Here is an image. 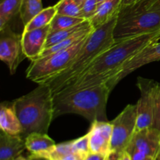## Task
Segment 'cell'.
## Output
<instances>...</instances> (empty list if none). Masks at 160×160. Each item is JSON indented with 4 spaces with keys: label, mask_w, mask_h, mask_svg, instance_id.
I'll use <instances>...</instances> for the list:
<instances>
[{
    "label": "cell",
    "mask_w": 160,
    "mask_h": 160,
    "mask_svg": "<svg viewBox=\"0 0 160 160\" xmlns=\"http://www.w3.org/2000/svg\"><path fill=\"white\" fill-rule=\"evenodd\" d=\"M159 40L160 31L115 41L107 50L94 59L79 78L56 95H65L106 83L109 80L107 73H112L111 78H112L115 76L116 70L126 61L145 46Z\"/></svg>",
    "instance_id": "6da1fadb"
},
{
    "label": "cell",
    "mask_w": 160,
    "mask_h": 160,
    "mask_svg": "<svg viewBox=\"0 0 160 160\" xmlns=\"http://www.w3.org/2000/svg\"><path fill=\"white\" fill-rule=\"evenodd\" d=\"M117 16L102 27L94 30L68 67L54 78L44 83L49 86L53 96L79 78L94 59L115 42L113 31Z\"/></svg>",
    "instance_id": "7a4b0ae2"
},
{
    "label": "cell",
    "mask_w": 160,
    "mask_h": 160,
    "mask_svg": "<svg viewBox=\"0 0 160 160\" xmlns=\"http://www.w3.org/2000/svg\"><path fill=\"white\" fill-rule=\"evenodd\" d=\"M112 89L107 83L53 96V119L67 113L79 114L91 123L108 121L106 106Z\"/></svg>",
    "instance_id": "3957f363"
},
{
    "label": "cell",
    "mask_w": 160,
    "mask_h": 160,
    "mask_svg": "<svg viewBox=\"0 0 160 160\" xmlns=\"http://www.w3.org/2000/svg\"><path fill=\"white\" fill-rule=\"evenodd\" d=\"M21 123L23 138L31 133L47 134L53 119V95L48 84H39L29 93L12 102Z\"/></svg>",
    "instance_id": "277c9868"
},
{
    "label": "cell",
    "mask_w": 160,
    "mask_h": 160,
    "mask_svg": "<svg viewBox=\"0 0 160 160\" xmlns=\"http://www.w3.org/2000/svg\"><path fill=\"white\" fill-rule=\"evenodd\" d=\"M160 31V0H135L122 5L113 31L115 41Z\"/></svg>",
    "instance_id": "5b68a950"
},
{
    "label": "cell",
    "mask_w": 160,
    "mask_h": 160,
    "mask_svg": "<svg viewBox=\"0 0 160 160\" xmlns=\"http://www.w3.org/2000/svg\"><path fill=\"white\" fill-rule=\"evenodd\" d=\"M87 38L66 49L31 61L26 70L27 78L38 84L46 83L54 78L68 67L83 46Z\"/></svg>",
    "instance_id": "8992f818"
},
{
    "label": "cell",
    "mask_w": 160,
    "mask_h": 160,
    "mask_svg": "<svg viewBox=\"0 0 160 160\" xmlns=\"http://www.w3.org/2000/svg\"><path fill=\"white\" fill-rule=\"evenodd\" d=\"M112 126L110 152L120 154L126 151L137 128V104L128 105L110 122Z\"/></svg>",
    "instance_id": "52a82bcc"
},
{
    "label": "cell",
    "mask_w": 160,
    "mask_h": 160,
    "mask_svg": "<svg viewBox=\"0 0 160 160\" xmlns=\"http://www.w3.org/2000/svg\"><path fill=\"white\" fill-rule=\"evenodd\" d=\"M158 84L153 80L138 78L137 86L140 90L141 96L137 103L136 131L152 127Z\"/></svg>",
    "instance_id": "ba28073f"
},
{
    "label": "cell",
    "mask_w": 160,
    "mask_h": 160,
    "mask_svg": "<svg viewBox=\"0 0 160 160\" xmlns=\"http://www.w3.org/2000/svg\"><path fill=\"white\" fill-rule=\"evenodd\" d=\"M159 133L152 127L136 131L126 150L132 160L157 157L160 151Z\"/></svg>",
    "instance_id": "9c48e42d"
},
{
    "label": "cell",
    "mask_w": 160,
    "mask_h": 160,
    "mask_svg": "<svg viewBox=\"0 0 160 160\" xmlns=\"http://www.w3.org/2000/svg\"><path fill=\"white\" fill-rule=\"evenodd\" d=\"M22 46V34H17L7 25L0 31V59L14 74L20 62L25 59Z\"/></svg>",
    "instance_id": "30bf717a"
},
{
    "label": "cell",
    "mask_w": 160,
    "mask_h": 160,
    "mask_svg": "<svg viewBox=\"0 0 160 160\" xmlns=\"http://www.w3.org/2000/svg\"><path fill=\"white\" fill-rule=\"evenodd\" d=\"M160 60V42H156L149 44L142 50L136 53L134 56L128 59L123 65L116 70L115 76L111 78L107 84L112 89L121 81L123 78L133 73L134 70L142 66Z\"/></svg>",
    "instance_id": "8fae6325"
},
{
    "label": "cell",
    "mask_w": 160,
    "mask_h": 160,
    "mask_svg": "<svg viewBox=\"0 0 160 160\" xmlns=\"http://www.w3.org/2000/svg\"><path fill=\"white\" fill-rule=\"evenodd\" d=\"M112 126L109 121H95L91 125L89 134L91 153L107 156L110 153Z\"/></svg>",
    "instance_id": "7c38bea8"
},
{
    "label": "cell",
    "mask_w": 160,
    "mask_h": 160,
    "mask_svg": "<svg viewBox=\"0 0 160 160\" xmlns=\"http://www.w3.org/2000/svg\"><path fill=\"white\" fill-rule=\"evenodd\" d=\"M50 33V24L22 33V46L27 58L31 61L36 60L44 51L47 38Z\"/></svg>",
    "instance_id": "4fadbf2b"
},
{
    "label": "cell",
    "mask_w": 160,
    "mask_h": 160,
    "mask_svg": "<svg viewBox=\"0 0 160 160\" xmlns=\"http://www.w3.org/2000/svg\"><path fill=\"white\" fill-rule=\"evenodd\" d=\"M27 149L25 139L20 135H11L1 131L0 160H16Z\"/></svg>",
    "instance_id": "5bb4252c"
},
{
    "label": "cell",
    "mask_w": 160,
    "mask_h": 160,
    "mask_svg": "<svg viewBox=\"0 0 160 160\" xmlns=\"http://www.w3.org/2000/svg\"><path fill=\"white\" fill-rule=\"evenodd\" d=\"M0 129L11 135H21V123L14 109L12 102H4L0 106Z\"/></svg>",
    "instance_id": "9a60e30c"
},
{
    "label": "cell",
    "mask_w": 160,
    "mask_h": 160,
    "mask_svg": "<svg viewBox=\"0 0 160 160\" xmlns=\"http://www.w3.org/2000/svg\"><path fill=\"white\" fill-rule=\"evenodd\" d=\"M123 0H104L98 4V9L92 18L89 19L94 29L100 28L119 13Z\"/></svg>",
    "instance_id": "2e32d148"
},
{
    "label": "cell",
    "mask_w": 160,
    "mask_h": 160,
    "mask_svg": "<svg viewBox=\"0 0 160 160\" xmlns=\"http://www.w3.org/2000/svg\"><path fill=\"white\" fill-rule=\"evenodd\" d=\"M27 150L31 157L41 159L42 155L49 152L56 145L54 141L47 134L31 133L25 138Z\"/></svg>",
    "instance_id": "e0dca14e"
},
{
    "label": "cell",
    "mask_w": 160,
    "mask_h": 160,
    "mask_svg": "<svg viewBox=\"0 0 160 160\" xmlns=\"http://www.w3.org/2000/svg\"><path fill=\"white\" fill-rule=\"evenodd\" d=\"M92 28V26L91 24L90 21L88 20H86L83 21L82 23H78V24L71 27V28L50 32L48 36V38H47L46 43H45V48L56 45L59 42H62V41L72 37L79 31L88 29V28Z\"/></svg>",
    "instance_id": "ac0fdd59"
},
{
    "label": "cell",
    "mask_w": 160,
    "mask_h": 160,
    "mask_svg": "<svg viewBox=\"0 0 160 160\" xmlns=\"http://www.w3.org/2000/svg\"><path fill=\"white\" fill-rule=\"evenodd\" d=\"M23 0H1L0 2V31L9 25L17 14H20Z\"/></svg>",
    "instance_id": "d6986e66"
},
{
    "label": "cell",
    "mask_w": 160,
    "mask_h": 160,
    "mask_svg": "<svg viewBox=\"0 0 160 160\" xmlns=\"http://www.w3.org/2000/svg\"><path fill=\"white\" fill-rule=\"evenodd\" d=\"M56 13L57 12L55 6L43 9L26 26L23 27V31H31L49 25Z\"/></svg>",
    "instance_id": "ffe728a7"
},
{
    "label": "cell",
    "mask_w": 160,
    "mask_h": 160,
    "mask_svg": "<svg viewBox=\"0 0 160 160\" xmlns=\"http://www.w3.org/2000/svg\"><path fill=\"white\" fill-rule=\"evenodd\" d=\"M43 9L42 0H23L20 17L23 27L26 26L35 16Z\"/></svg>",
    "instance_id": "44dd1931"
},
{
    "label": "cell",
    "mask_w": 160,
    "mask_h": 160,
    "mask_svg": "<svg viewBox=\"0 0 160 160\" xmlns=\"http://www.w3.org/2000/svg\"><path fill=\"white\" fill-rule=\"evenodd\" d=\"M74 152L72 145V141L62 142L55 145L49 152L41 156V159L44 160H62L66 156Z\"/></svg>",
    "instance_id": "7402d4cb"
},
{
    "label": "cell",
    "mask_w": 160,
    "mask_h": 160,
    "mask_svg": "<svg viewBox=\"0 0 160 160\" xmlns=\"http://www.w3.org/2000/svg\"><path fill=\"white\" fill-rule=\"evenodd\" d=\"M84 20H86L81 17H69V16L56 13L50 23V32L71 28L78 23H82Z\"/></svg>",
    "instance_id": "603a6c76"
},
{
    "label": "cell",
    "mask_w": 160,
    "mask_h": 160,
    "mask_svg": "<svg viewBox=\"0 0 160 160\" xmlns=\"http://www.w3.org/2000/svg\"><path fill=\"white\" fill-rule=\"evenodd\" d=\"M55 6L58 14L82 18L81 6L75 0H60Z\"/></svg>",
    "instance_id": "cb8c5ba5"
},
{
    "label": "cell",
    "mask_w": 160,
    "mask_h": 160,
    "mask_svg": "<svg viewBox=\"0 0 160 160\" xmlns=\"http://www.w3.org/2000/svg\"><path fill=\"white\" fill-rule=\"evenodd\" d=\"M72 145H73V152L79 155L84 160L91 153L88 133L79 138L72 141Z\"/></svg>",
    "instance_id": "d4e9b609"
},
{
    "label": "cell",
    "mask_w": 160,
    "mask_h": 160,
    "mask_svg": "<svg viewBox=\"0 0 160 160\" xmlns=\"http://www.w3.org/2000/svg\"><path fill=\"white\" fill-rule=\"evenodd\" d=\"M98 0H84L81 4V17L84 20H89L94 16L98 6Z\"/></svg>",
    "instance_id": "484cf974"
},
{
    "label": "cell",
    "mask_w": 160,
    "mask_h": 160,
    "mask_svg": "<svg viewBox=\"0 0 160 160\" xmlns=\"http://www.w3.org/2000/svg\"><path fill=\"white\" fill-rule=\"evenodd\" d=\"M152 128H156V130L160 131V83L158 84L157 92H156Z\"/></svg>",
    "instance_id": "4316f807"
},
{
    "label": "cell",
    "mask_w": 160,
    "mask_h": 160,
    "mask_svg": "<svg viewBox=\"0 0 160 160\" xmlns=\"http://www.w3.org/2000/svg\"><path fill=\"white\" fill-rule=\"evenodd\" d=\"M106 156L105 155L98 154V153H90L84 160H105Z\"/></svg>",
    "instance_id": "83f0119b"
},
{
    "label": "cell",
    "mask_w": 160,
    "mask_h": 160,
    "mask_svg": "<svg viewBox=\"0 0 160 160\" xmlns=\"http://www.w3.org/2000/svg\"><path fill=\"white\" fill-rule=\"evenodd\" d=\"M119 160H132V159H131V156H130L129 153L127 151H124L120 154Z\"/></svg>",
    "instance_id": "f1b7e54d"
},
{
    "label": "cell",
    "mask_w": 160,
    "mask_h": 160,
    "mask_svg": "<svg viewBox=\"0 0 160 160\" xmlns=\"http://www.w3.org/2000/svg\"><path fill=\"white\" fill-rule=\"evenodd\" d=\"M120 154L116 152H110L107 155L105 160H119Z\"/></svg>",
    "instance_id": "f546056e"
},
{
    "label": "cell",
    "mask_w": 160,
    "mask_h": 160,
    "mask_svg": "<svg viewBox=\"0 0 160 160\" xmlns=\"http://www.w3.org/2000/svg\"><path fill=\"white\" fill-rule=\"evenodd\" d=\"M16 160H44V159H34V158L31 157V156H28V157H24L23 156H19Z\"/></svg>",
    "instance_id": "4dcf8cb0"
},
{
    "label": "cell",
    "mask_w": 160,
    "mask_h": 160,
    "mask_svg": "<svg viewBox=\"0 0 160 160\" xmlns=\"http://www.w3.org/2000/svg\"><path fill=\"white\" fill-rule=\"evenodd\" d=\"M134 1H135V0H123V2H122V5L130 4V3L133 2Z\"/></svg>",
    "instance_id": "1f68e13d"
},
{
    "label": "cell",
    "mask_w": 160,
    "mask_h": 160,
    "mask_svg": "<svg viewBox=\"0 0 160 160\" xmlns=\"http://www.w3.org/2000/svg\"><path fill=\"white\" fill-rule=\"evenodd\" d=\"M75 1L77 2L78 3V4H80L81 6V4H82L83 2H84V0H75Z\"/></svg>",
    "instance_id": "d6a6232c"
},
{
    "label": "cell",
    "mask_w": 160,
    "mask_h": 160,
    "mask_svg": "<svg viewBox=\"0 0 160 160\" xmlns=\"http://www.w3.org/2000/svg\"><path fill=\"white\" fill-rule=\"evenodd\" d=\"M156 158H146L144 160H156Z\"/></svg>",
    "instance_id": "836d02e7"
},
{
    "label": "cell",
    "mask_w": 160,
    "mask_h": 160,
    "mask_svg": "<svg viewBox=\"0 0 160 160\" xmlns=\"http://www.w3.org/2000/svg\"><path fill=\"white\" fill-rule=\"evenodd\" d=\"M156 160H160V151H159V154H158L157 157H156Z\"/></svg>",
    "instance_id": "e575fe53"
},
{
    "label": "cell",
    "mask_w": 160,
    "mask_h": 160,
    "mask_svg": "<svg viewBox=\"0 0 160 160\" xmlns=\"http://www.w3.org/2000/svg\"><path fill=\"white\" fill-rule=\"evenodd\" d=\"M98 3H100V2H102V1H104V0H98Z\"/></svg>",
    "instance_id": "d590c367"
},
{
    "label": "cell",
    "mask_w": 160,
    "mask_h": 160,
    "mask_svg": "<svg viewBox=\"0 0 160 160\" xmlns=\"http://www.w3.org/2000/svg\"><path fill=\"white\" fill-rule=\"evenodd\" d=\"M159 140H160V133H159Z\"/></svg>",
    "instance_id": "8d00e7d4"
},
{
    "label": "cell",
    "mask_w": 160,
    "mask_h": 160,
    "mask_svg": "<svg viewBox=\"0 0 160 160\" xmlns=\"http://www.w3.org/2000/svg\"></svg>",
    "instance_id": "74e56055"
}]
</instances>
